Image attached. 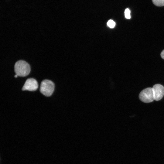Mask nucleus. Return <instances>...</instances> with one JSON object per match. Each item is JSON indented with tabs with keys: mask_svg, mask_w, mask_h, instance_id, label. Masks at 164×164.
<instances>
[{
	"mask_svg": "<svg viewBox=\"0 0 164 164\" xmlns=\"http://www.w3.org/2000/svg\"><path fill=\"white\" fill-rule=\"evenodd\" d=\"M31 69L29 64L25 61L19 60L17 61L14 66V71L18 76L24 77L30 73Z\"/></svg>",
	"mask_w": 164,
	"mask_h": 164,
	"instance_id": "nucleus-1",
	"label": "nucleus"
},
{
	"mask_svg": "<svg viewBox=\"0 0 164 164\" xmlns=\"http://www.w3.org/2000/svg\"><path fill=\"white\" fill-rule=\"evenodd\" d=\"M54 88V84L51 81L45 80L41 83L40 91V92L46 96H50L53 94Z\"/></svg>",
	"mask_w": 164,
	"mask_h": 164,
	"instance_id": "nucleus-2",
	"label": "nucleus"
},
{
	"mask_svg": "<svg viewBox=\"0 0 164 164\" xmlns=\"http://www.w3.org/2000/svg\"><path fill=\"white\" fill-rule=\"evenodd\" d=\"M139 98L145 103H150L154 100L152 88L148 87L142 91L139 94Z\"/></svg>",
	"mask_w": 164,
	"mask_h": 164,
	"instance_id": "nucleus-3",
	"label": "nucleus"
},
{
	"mask_svg": "<svg viewBox=\"0 0 164 164\" xmlns=\"http://www.w3.org/2000/svg\"><path fill=\"white\" fill-rule=\"evenodd\" d=\"M38 86V83L35 79L32 78H29L26 81L22 88V90L34 91L37 89Z\"/></svg>",
	"mask_w": 164,
	"mask_h": 164,
	"instance_id": "nucleus-4",
	"label": "nucleus"
},
{
	"mask_svg": "<svg viewBox=\"0 0 164 164\" xmlns=\"http://www.w3.org/2000/svg\"><path fill=\"white\" fill-rule=\"evenodd\" d=\"M154 99L158 101L161 100L164 94V87L162 85L156 84L152 87Z\"/></svg>",
	"mask_w": 164,
	"mask_h": 164,
	"instance_id": "nucleus-5",
	"label": "nucleus"
},
{
	"mask_svg": "<svg viewBox=\"0 0 164 164\" xmlns=\"http://www.w3.org/2000/svg\"><path fill=\"white\" fill-rule=\"evenodd\" d=\"M153 3L158 6H164V0H152Z\"/></svg>",
	"mask_w": 164,
	"mask_h": 164,
	"instance_id": "nucleus-6",
	"label": "nucleus"
},
{
	"mask_svg": "<svg viewBox=\"0 0 164 164\" xmlns=\"http://www.w3.org/2000/svg\"><path fill=\"white\" fill-rule=\"evenodd\" d=\"M131 11L128 8L126 9L125 11V15L126 18L127 19H130L131 18L130 15Z\"/></svg>",
	"mask_w": 164,
	"mask_h": 164,
	"instance_id": "nucleus-7",
	"label": "nucleus"
},
{
	"mask_svg": "<svg viewBox=\"0 0 164 164\" xmlns=\"http://www.w3.org/2000/svg\"><path fill=\"white\" fill-rule=\"evenodd\" d=\"M107 25L110 28H113L114 27L115 23L112 20L110 19L108 22Z\"/></svg>",
	"mask_w": 164,
	"mask_h": 164,
	"instance_id": "nucleus-8",
	"label": "nucleus"
},
{
	"mask_svg": "<svg viewBox=\"0 0 164 164\" xmlns=\"http://www.w3.org/2000/svg\"><path fill=\"white\" fill-rule=\"evenodd\" d=\"M161 56L162 58L164 59V50L162 52Z\"/></svg>",
	"mask_w": 164,
	"mask_h": 164,
	"instance_id": "nucleus-9",
	"label": "nucleus"
},
{
	"mask_svg": "<svg viewBox=\"0 0 164 164\" xmlns=\"http://www.w3.org/2000/svg\"><path fill=\"white\" fill-rule=\"evenodd\" d=\"M18 76L16 74V75H15L14 77H15V78H16V77H17Z\"/></svg>",
	"mask_w": 164,
	"mask_h": 164,
	"instance_id": "nucleus-10",
	"label": "nucleus"
}]
</instances>
